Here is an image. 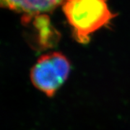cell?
I'll return each mask as SVG.
<instances>
[{
    "label": "cell",
    "mask_w": 130,
    "mask_h": 130,
    "mask_svg": "<svg viewBox=\"0 0 130 130\" xmlns=\"http://www.w3.org/2000/svg\"><path fill=\"white\" fill-rule=\"evenodd\" d=\"M63 0H0V7L23 14H45L51 12Z\"/></svg>",
    "instance_id": "4"
},
{
    "label": "cell",
    "mask_w": 130,
    "mask_h": 130,
    "mask_svg": "<svg viewBox=\"0 0 130 130\" xmlns=\"http://www.w3.org/2000/svg\"><path fill=\"white\" fill-rule=\"evenodd\" d=\"M70 71L69 59L61 52L54 51L39 57L30 70V77L36 88L52 98L68 79Z\"/></svg>",
    "instance_id": "2"
},
{
    "label": "cell",
    "mask_w": 130,
    "mask_h": 130,
    "mask_svg": "<svg viewBox=\"0 0 130 130\" xmlns=\"http://www.w3.org/2000/svg\"><path fill=\"white\" fill-rule=\"evenodd\" d=\"M62 9L77 41L86 44L90 36L116 17L107 0H63Z\"/></svg>",
    "instance_id": "1"
},
{
    "label": "cell",
    "mask_w": 130,
    "mask_h": 130,
    "mask_svg": "<svg viewBox=\"0 0 130 130\" xmlns=\"http://www.w3.org/2000/svg\"><path fill=\"white\" fill-rule=\"evenodd\" d=\"M24 25L32 26V36L35 37L30 40L36 50L43 51L56 46L59 40V34L46 14H24L23 18Z\"/></svg>",
    "instance_id": "3"
}]
</instances>
